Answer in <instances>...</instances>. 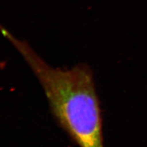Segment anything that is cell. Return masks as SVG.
Returning a JSON list of instances; mask_svg holds the SVG:
<instances>
[{
	"instance_id": "6da1fadb",
	"label": "cell",
	"mask_w": 147,
	"mask_h": 147,
	"mask_svg": "<svg viewBox=\"0 0 147 147\" xmlns=\"http://www.w3.org/2000/svg\"><path fill=\"white\" fill-rule=\"evenodd\" d=\"M10 41L40 82L59 125L79 147H104L102 121L93 72L86 64L71 68L46 63L29 45Z\"/></svg>"
}]
</instances>
